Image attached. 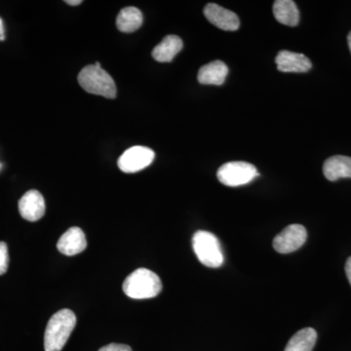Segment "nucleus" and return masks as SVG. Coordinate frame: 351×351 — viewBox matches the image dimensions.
<instances>
[{
	"mask_svg": "<svg viewBox=\"0 0 351 351\" xmlns=\"http://www.w3.org/2000/svg\"><path fill=\"white\" fill-rule=\"evenodd\" d=\"M76 325V316L71 309L64 308L55 313L46 326L44 334L45 351H61Z\"/></svg>",
	"mask_w": 351,
	"mask_h": 351,
	"instance_id": "nucleus-1",
	"label": "nucleus"
},
{
	"mask_svg": "<svg viewBox=\"0 0 351 351\" xmlns=\"http://www.w3.org/2000/svg\"><path fill=\"white\" fill-rule=\"evenodd\" d=\"M124 294L131 299L145 300L156 297L162 290L160 278L147 269H138L124 280Z\"/></svg>",
	"mask_w": 351,
	"mask_h": 351,
	"instance_id": "nucleus-2",
	"label": "nucleus"
},
{
	"mask_svg": "<svg viewBox=\"0 0 351 351\" xmlns=\"http://www.w3.org/2000/svg\"><path fill=\"white\" fill-rule=\"evenodd\" d=\"M77 80L80 86L88 93L99 95L108 99H114L117 97L114 80L101 68L99 62L83 68Z\"/></svg>",
	"mask_w": 351,
	"mask_h": 351,
	"instance_id": "nucleus-3",
	"label": "nucleus"
},
{
	"mask_svg": "<svg viewBox=\"0 0 351 351\" xmlns=\"http://www.w3.org/2000/svg\"><path fill=\"white\" fill-rule=\"evenodd\" d=\"M196 257L205 267L217 269L223 263V255L219 239L209 232L198 230L193 237Z\"/></svg>",
	"mask_w": 351,
	"mask_h": 351,
	"instance_id": "nucleus-4",
	"label": "nucleus"
},
{
	"mask_svg": "<svg viewBox=\"0 0 351 351\" xmlns=\"http://www.w3.org/2000/svg\"><path fill=\"white\" fill-rule=\"evenodd\" d=\"M258 175L257 168L244 161H232L219 168L217 177L221 184L228 186H239L249 184Z\"/></svg>",
	"mask_w": 351,
	"mask_h": 351,
	"instance_id": "nucleus-5",
	"label": "nucleus"
},
{
	"mask_svg": "<svg viewBox=\"0 0 351 351\" xmlns=\"http://www.w3.org/2000/svg\"><path fill=\"white\" fill-rule=\"evenodd\" d=\"M156 154L152 149L142 145H136L124 152L119 157V167L124 173H137L151 165Z\"/></svg>",
	"mask_w": 351,
	"mask_h": 351,
	"instance_id": "nucleus-6",
	"label": "nucleus"
},
{
	"mask_svg": "<svg viewBox=\"0 0 351 351\" xmlns=\"http://www.w3.org/2000/svg\"><path fill=\"white\" fill-rule=\"evenodd\" d=\"M307 232L302 225H291L284 228L274 239V248L280 254L293 253L306 243Z\"/></svg>",
	"mask_w": 351,
	"mask_h": 351,
	"instance_id": "nucleus-7",
	"label": "nucleus"
},
{
	"mask_svg": "<svg viewBox=\"0 0 351 351\" xmlns=\"http://www.w3.org/2000/svg\"><path fill=\"white\" fill-rule=\"evenodd\" d=\"M204 15L211 24L223 31L234 32L239 29L240 25L239 16L218 4H207L204 8Z\"/></svg>",
	"mask_w": 351,
	"mask_h": 351,
	"instance_id": "nucleus-8",
	"label": "nucleus"
},
{
	"mask_svg": "<svg viewBox=\"0 0 351 351\" xmlns=\"http://www.w3.org/2000/svg\"><path fill=\"white\" fill-rule=\"evenodd\" d=\"M45 210L43 196L36 189L27 191L19 200L20 215L27 221H38L45 214Z\"/></svg>",
	"mask_w": 351,
	"mask_h": 351,
	"instance_id": "nucleus-9",
	"label": "nucleus"
},
{
	"mask_svg": "<svg viewBox=\"0 0 351 351\" xmlns=\"http://www.w3.org/2000/svg\"><path fill=\"white\" fill-rule=\"evenodd\" d=\"M86 237L82 228L77 226L69 228L60 237L57 248L60 253L66 256H75L86 249Z\"/></svg>",
	"mask_w": 351,
	"mask_h": 351,
	"instance_id": "nucleus-10",
	"label": "nucleus"
},
{
	"mask_svg": "<svg viewBox=\"0 0 351 351\" xmlns=\"http://www.w3.org/2000/svg\"><path fill=\"white\" fill-rule=\"evenodd\" d=\"M277 69L282 73H307L313 66L311 60L304 54L282 50L276 56Z\"/></svg>",
	"mask_w": 351,
	"mask_h": 351,
	"instance_id": "nucleus-11",
	"label": "nucleus"
},
{
	"mask_svg": "<svg viewBox=\"0 0 351 351\" xmlns=\"http://www.w3.org/2000/svg\"><path fill=\"white\" fill-rule=\"evenodd\" d=\"M323 173L325 178L331 182L338 181L341 178H351V157H330L323 165Z\"/></svg>",
	"mask_w": 351,
	"mask_h": 351,
	"instance_id": "nucleus-12",
	"label": "nucleus"
},
{
	"mask_svg": "<svg viewBox=\"0 0 351 351\" xmlns=\"http://www.w3.org/2000/svg\"><path fill=\"white\" fill-rule=\"evenodd\" d=\"M182 46L184 44L182 39L179 36L171 34L154 47L152 50V57L159 63H169L173 61L176 55L181 52Z\"/></svg>",
	"mask_w": 351,
	"mask_h": 351,
	"instance_id": "nucleus-13",
	"label": "nucleus"
},
{
	"mask_svg": "<svg viewBox=\"0 0 351 351\" xmlns=\"http://www.w3.org/2000/svg\"><path fill=\"white\" fill-rule=\"evenodd\" d=\"M228 68L223 62L214 61L201 66L197 80L201 84L221 85L228 76Z\"/></svg>",
	"mask_w": 351,
	"mask_h": 351,
	"instance_id": "nucleus-14",
	"label": "nucleus"
},
{
	"mask_svg": "<svg viewBox=\"0 0 351 351\" xmlns=\"http://www.w3.org/2000/svg\"><path fill=\"white\" fill-rule=\"evenodd\" d=\"M274 15L280 24L295 27L300 22L297 4L292 0H276L274 4Z\"/></svg>",
	"mask_w": 351,
	"mask_h": 351,
	"instance_id": "nucleus-15",
	"label": "nucleus"
},
{
	"mask_svg": "<svg viewBox=\"0 0 351 351\" xmlns=\"http://www.w3.org/2000/svg\"><path fill=\"white\" fill-rule=\"evenodd\" d=\"M143 25V14L136 7L122 9L117 18V27L120 32L130 34L138 31Z\"/></svg>",
	"mask_w": 351,
	"mask_h": 351,
	"instance_id": "nucleus-16",
	"label": "nucleus"
},
{
	"mask_svg": "<svg viewBox=\"0 0 351 351\" xmlns=\"http://www.w3.org/2000/svg\"><path fill=\"white\" fill-rule=\"evenodd\" d=\"M317 332L313 328H304L295 332L286 346L285 351H313Z\"/></svg>",
	"mask_w": 351,
	"mask_h": 351,
	"instance_id": "nucleus-17",
	"label": "nucleus"
},
{
	"mask_svg": "<svg viewBox=\"0 0 351 351\" xmlns=\"http://www.w3.org/2000/svg\"><path fill=\"white\" fill-rule=\"evenodd\" d=\"M9 265L8 247L5 242H0V276L6 274Z\"/></svg>",
	"mask_w": 351,
	"mask_h": 351,
	"instance_id": "nucleus-18",
	"label": "nucleus"
},
{
	"mask_svg": "<svg viewBox=\"0 0 351 351\" xmlns=\"http://www.w3.org/2000/svg\"><path fill=\"white\" fill-rule=\"evenodd\" d=\"M99 351H132V348L129 346L120 345V343H110L100 348Z\"/></svg>",
	"mask_w": 351,
	"mask_h": 351,
	"instance_id": "nucleus-19",
	"label": "nucleus"
},
{
	"mask_svg": "<svg viewBox=\"0 0 351 351\" xmlns=\"http://www.w3.org/2000/svg\"><path fill=\"white\" fill-rule=\"evenodd\" d=\"M346 274L351 285V257L348 258V262L346 263Z\"/></svg>",
	"mask_w": 351,
	"mask_h": 351,
	"instance_id": "nucleus-20",
	"label": "nucleus"
},
{
	"mask_svg": "<svg viewBox=\"0 0 351 351\" xmlns=\"http://www.w3.org/2000/svg\"><path fill=\"white\" fill-rule=\"evenodd\" d=\"M5 39V31H4L3 21L0 18V41Z\"/></svg>",
	"mask_w": 351,
	"mask_h": 351,
	"instance_id": "nucleus-21",
	"label": "nucleus"
},
{
	"mask_svg": "<svg viewBox=\"0 0 351 351\" xmlns=\"http://www.w3.org/2000/svg\"><path fill=\"white\" fill-rule=\"evenodd\" d=\"M64 2L71 6L80 5V4L82 3V0H66V1Z\"/></svg>",
	"mask_w": 351,
	"mask_h": 351,
	"instance_id": "nucleus-22",
	"label": "nucleus"
},
{
	"mask_svg": "<svg viewBox=\"0 0 351 351\" xmlns=\"http://www.w3.org/2000/svg\"><path fill=\"white\" fill-rule=\"evenodd\" d=\"M348 47H350V53H351V32H350V34H348Z\"/></svg>",
	"mask_w": 351,
	"mask_h": 351,
	"instance_id": "nucleus-23",
	"label": "nucleus"
},
{
	"mask_svg": "<svg viewBox=\"0 0 351 351\" xmlns=\"http://www.w3.org/2000/svg\"><path fill=\"white\" fill-rule=\"evenodd\" d=\"M0 167H1V164H0Z\"/></svg>",
	"mask_w": 351,
	"mask_h": 351,
	"instance_id": "nucleus-24",
	"label": "nucleus"
}]
</instances>
